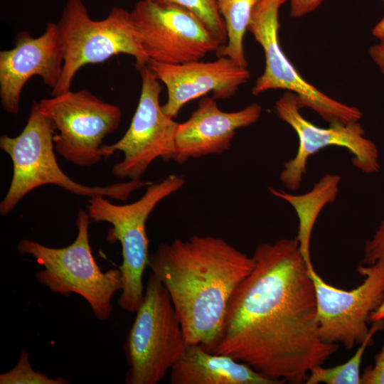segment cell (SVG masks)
<instances>
[{
  "instance_id": "cell-1",
  "label": "cell",
  "mask_w": 384,
  "mask_h": 384,
  "mask_svg": "<svg viewBox=\"0 0 384 384\" xmlns=\"http://www.w3.org/2000/svg\"><path fill=\"white\" fill-rule=\"evenodd\" d=\"M252 257L253 269L230 300L212 353L230 356L281 383H302L338 348L319 335L312 267L297 238L261 243Z\"/></svg>"
},
{
  "instance_id": "cell-2",
  "label": "cell",
  "mask_w": 384,
  "mask_h": 384,
  "mask_svg": "<svg viewBox=\"0 0 384 384\" xmlns=\"http://www.w3.org/2000/svg\"><path fill=\"white\" fill-rule=\"evenodd\" d=\"M253 267L252 257L212 235L161 243L148 260L169 293L186 345L208 352L220 339L233 293Z\"/></svg>"
},
{
  "instance_id": "cell-3",
  "label": "cell",
  "mask_w": 384,
  "mask_h": 384,
  "mask_svg": "<svg viewBox=\"0 0 384 384\" xmlns=\"http://www.w3.org/2000/svg\"><path fill=\"white\" fill-rule=\"evenodd\" d=\"M55 128L51 121L33 102L26 124L16 137L2 134L0 149L7 154L13 166L9 189L0 203V214H10L28 193L46 185H55L77 196H105L125 201L137 189L152 182L129 180L107 186H87L75 181L60 167L53 143Z\"/></svg>"
},
{
  "instance_id": "cell-4",
  "label": "cell",
  "mask_w": 384,
  "mask_h": 384,
  "mask_svg": "<svg viewBox=\"0 0 384 384\" xmlns=\"http://www.w3.org/2000/svg\"><path fill=\"white\" fill-rule=\"evenodd\" d=\"M90 217L79 210L77 235L69 245L55 248L33 240L21 239L16 248L21 255H30L43 267L36 273L37 281L55 294L68 297L77 294L85 299L97 320H107L112 312V299L122 289L118 269L102 272L92 252L89 240Z\"/></svg>"
},
{
  "instance_id": "cell-5",
  "label": "cell",
  "mask_w": 384,
  "mask_h": 384,
  "mask_svg": "<svg viewBox=\"0 0 384 384\" xmlns=\"http://www.w3.org/2000/svg\"><path fill=\"white\" fill-rule=\"evenodd\" d=\"M65 48L62 75L51 90L55 96L70 90L75 74L88 64L103 63L114 55L126 54L135 60L139 71L149 59L143 50L130 11L112 7L101 20L92 19L82 0H65L57 23Z\"/></svg>"
},
{
  "instance_id": "cell-6",
  "label": "cell",
  "mask_w": 384,
  "mask_h": 384,
  "mask_svg": "<svg viewBox=\"0 0 384 384\" xmlns=\"http://www.w3.org/2000/svg\"><path fill=\"white\" fill-rule=\"evenodd\" d=\"M184 183V178L171 174L160 182L149 185L139 199L128 204H114L105 196L88 199L87 212L90 220L111 224L107 239L110 243L119 242L122 247V262L119 269L122 289L118 304L125 311L135 313L144 298L142 279L149 257L146 220L159 202Z\"/></svg>"
},
{
  "instance_id": "cell-7",
  "label": "cell",
  "mask_w": 384,
  "mask_h": 384,
  "mask_svg": "<svg viewBox=\"0 0 384 384\" xmlns=\"http://www.w3.org/2000/svg\"><path fill=\"white\" fill-rule=\"evenodd\" d=\"M127 335V384H157L184 351L180 320L161 282L151 272L144 298Z\"/></svg>"
},
{
  "instance_id": "cell-8",
  "label": "cell",
  "mask_w": 384,
  "mask_h": 384,
  "mask_svg": "<svg viewBox=\"0 0 384 384\" xmlns=\"http://www.w3.org/2000/svg\"><path fill=\"white\" fill-rule=\"evenodd\" d=\"M287 0H260L255 7L247 31L261 46L265 69L252 88L253 95L270 90H286L297 95L301 108L308 107L329 124L358 122V108L338 101L307 82L282 50L279 40V11Z\"/></svg>"
},
{
  "instance_id": "cell-9",
  "label": "cell",
  "mask_w": 384,
  "mask_h": 384,
  "mask_svg": "<svg viewBox=\"0 0 384 384\" xmlns=\"http://www.w3.org/2000/svg\"><path fill=\"white\" fill-rule=\"evenodd\" d=\"M55 128V152L72 164L91 167L103 159L104 139L119 127L122 110L87 90L71 89L38 102Z\"/></svg>"
},
{
  "instance_id": "cell-10",
  "label": "cell",
  "mask_w": 384,
  "mask_h": 384,
  "mask_svg": "<svg viewBox=\"0 0 384 384\" xmlns=\"http://www.w3.org/2000/svg\"><path fill=\"white\" fill-rule=\"evenodd\" d=\"M142 89L139 102L129 128L117 142L103 144L104 159L116 151L124 158L112 168V174L119 178L140 181L149 166L157 158L173 160L178 122L162 110L159 97L160 81L148 65L139 71Z\"/></svg>"
},
{
  "instance_id": "cell-11",
  "label": "cell",
  "mask_w": 384,
  "mask_h": 384,
  "mask_svg": "<svg viewBox=\"0 0 384 384\" xmlns=\"http://www.w3.org/2000/svg\"><path fill=\"white\" fill-rule=\"evenodd\" d=\"M130 15L149 60L166 64L201 60L222 46L193 13L182 6L140 0Z\"/></svg>"
},
{
  "instance_id": "cell-12",
  "label": "cell",
  "mask_w": 384,
  "mask_h": 384,
  "mask_svg": "<svg viewBox=\"0 0 384 384\" xmlns=\"http://www.w3.org/2000/svg\"><path fill=\"white\" fill-rule=\"evenodd\" d=\"M297 95L287 91L275 102L277 117L296 132L299 146L296 155L283 166L279 179L286 188L297 191L306 172L309 159L322 149L330 146L343 147L352 154V164L366 174L379 171L378 150L375 143L366 137L365 130L358 122L317 127L300 112Z\"/></svg>"
},
{
  "instance_id": "cell-13",
  "label": "cell",
  "mask_w": 384,
  "mask_h": 384,
  "mask_svg": "<svg viewBox=\"0 0 384 384\" xmlns=\"http://www.w3.org/2000/svg\"><path fill=\"white\" fill-rule=\"evenodd\" d=\"M309 271L315 287L320 338L348 350L358 346L370 332L372 313L384 299V269L360 265L358 272L364 279L351 290L326 283L314 267Z\"/></svg>"
},
{
  "instance_id": "cell-14",
  "label": "cell",
  "mask_w": 384,
  "mask_h": 384,
  "mask_svg": "<svg viewBox=\"0 0 384 384\" xmlns=\"http://www.w3.org/2000/svg\"><path fill=\"white\" fill-rule=\"evenodd\" d=\"M14 46L0 52V99L2 108L17 114L24 85L33 76L53 90L63 71L65 48L58 25L49 22L44 33L33 37L28 31L18 32Z\"/></svg>"
},
{
  "instance_id": "cell-15",
  "label": "cell",
  "mask_w": 384,
  "mask_h": 384,
  "mask_svg": "<svg viewBox=\"0 0 384 384\" xmlns=\"http://www.w3.org/2000/svg\"><path fill=\"white\" fill-rule=\"evenodd\" d=\"M147 65L166 87L167 101L161 108L173 119L186 104L209 92L215 100L231 97L250 78L247 68L225 56L212 61L181 64L149 60Z\"/></svg>"
},
{
  "instance_id": "cell-16",
  "label": "cell",
  "mask_w": 384,
  "mask_h": 384,
  "mask_svg": "<svg viewBox=\"0 0 384 384\" xmlns=\"http://www.w3.org/2000/svg\"><path fill=\"white\" fill-rule=\"evenodd\" d=\"M262 111L259 104L252 103L238 111L224 112L214 98H201L191 117L178 124L173 160L183 164L190 159L223 154L230 148L237 130L255 123Z\"/></svg>"
},
{
  "instance_id": "cell-17",
  "label": "cell",
  "mask_w": 384,
  "mask_h": 384,
  "mask_svg": "<svg viewBox=\"0 0 384 384\" xmlns=\"http://www.w3.org/2000/svg\"><path fill=\"white\" fill-rule=\"evenodd\" d=\"M171 384H282L233 358L186 345L170 370Z\"/></svg>"
},
{
  "instance_id": "cell-18",
  "label": "cell",
  "mask_w": 384,
  "mask_h": 384,
  "mask_svg": "<svg viewBox=\"0 0 384 384\" xmlns=\"http://www.w3.org/2000/svg\"><path fill=\"white\" fill-rule=\"evenodd\" d=\"M340 182L339 176L326 174L314 185L311 190L301 195L269 188L271 194L289 203L297 213L299 227L296 238L301 253L309 267H313L310 243L314 226L323 208L336 200Z\"/></svg>"
},
{
  "instance_id": "cell-19",
  "label": "cell",
  "mask_w": 384,
  "mask_h": 384,
  "mask_svg": "<svg viewBox=\"0 0 384 384\" xmlns=\"http://www.w3.org/2000/svg\"><path fill=\"white\" fill-rule=\"evenodd\" d=\"M260 0H217L218 11L227 31V43L215 52L218 57L231 58L239 65L247 68L244 50V37L252 11Z\"/></svg>"
},
{
  "instance_id": "cell-20",
  "label": "cell",
  "mask_w": 384,
  "mask_h": 384,
  "mask_svg": "<svg viewBox=\"0 0 384 384\" xmlns=\"http://www.w3.org/2000/svg\"><path fill=\"white\" fill-rule=\"evenodd\" d=\"M384 328V319L373 321L370 332L363 342L358 346L353 356L346 363L332 367L317 366L311 369L306 380V384H361V364L367 347L372 342L373 336Z\"/></svg>"
},
{
  "instance_id": "cell-21",
  "label": "cell",
  "mask_w": 384,
  "mask_h": 384,
  "mask_svg": "<svg viewBox=\"0 0 384 384\" xmlns=\"http://www.w3.org/2000/svg\"><path fill=\"white\" fill-rule=\"evenodd\" d=\"M158 5L175 4L193 13L220 41L227 43V31L217 6V0H147Z\"/></svg>"
},
{
  "instance_id": "cell-22",
  "label": "cell",
  "mask_w": 384,
  "mask_h": 384,
  "mask_svg": "<svg viewBox=\"0 0 384 384\" xmlns=\"http://www.w3.org/2000/svg\"><path fill=\"white\" fill-rule=\"evenodd\" d=\"M63 378H50L48 375L35 370L30 363L28 352L21 350L16 365L10 370L0 374V384H68Z\"/></svg>"
},
{
  "instance_id": "cell-23",
  "label": "cell",
  "mask_w": 384,
  "mask_h": 384,
  "mask_svg": "<svg viewBox=\"0 0 384 384\" xmlns=\"http://www.w3.org/2000/svg\"><path fill=\"white\" fill-rule=\"evenodd\" d=\"M361 265L384 269V219L372 238L366 241Z\"/></svg>"
},
{
  "instance_id": "cell-24",
  "label": "cell",
  "mask_w": 384,
  "mask_h": 384,
  "mask_svg": "<svg viewBox=\"0 0 384 384\" xmlns=\"http://www.w3.org/2000/svg\"><path fill=\"white\" fill-rule=\"evenodd\" d=\"M361 384H384V342L375 356L374 364L367 366L361 374Z\"/></svg>"
},
{
  "instance_id": "cell-25",
  "label": "cell",
  "mask_w": 384,
  "mask_h": 384,
  "mask_svg": "<svg viewBox=\"0 0 384 384\" xmlns=\"http://www.w3.org/2000/svg\"><path fill=\"white\" fill-rule=\"evenodd\" d=\"M323 0H290V16L302 17L316 9Z\"/></svg>"
},
{
  "instance_id": "cell-26",
  "label": "cell",
  "mask_w": 384,
  "mask_h": 384,
  "mask_svg": "<svg viewBox=\"0 0 384 384\" xmlns=\"http://www.w3.org/2000/svg\"><path fill=\"white\" fill-rule=\"evenodd\" d=\"M369 55L381 72L384 73V46L380 43L371 46L369 48Z\"/></svg>"
},
{
  "instance_id": "cell-27",
  "label": "cell",
  "mask_w": 384,
  "mask_h": 384,
  "mask_svg": "<svg viewBox=\"0 0 384 384\" xmlns=\"http://www.w3.org/2000/svg\"><path fill=\"white\" fill-rule=\"evenodd\" d=\"M384 6V0H382ZM372 33L379 40L380 44L384 46V15L381 20L374 26Z\"/></svg>"
},
{
  "instance_id": "cell-28",
  "label": "cell",
  "mask_w": 384,
  "mask_h": 384,
  "mask_svg": "<svg viewBox=\"0 0 384 384\" xmlns=\"http://www.w3.org/2000/svg\"><path fill=\"white\" fill-rule=\"evenodd\" d=\"M384 319V299H383L380 306L374 311L370 316L372 321H378Z\"/></svg>"
}]
</instances>
